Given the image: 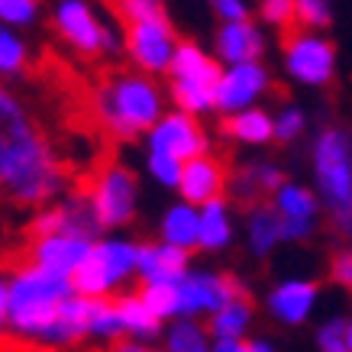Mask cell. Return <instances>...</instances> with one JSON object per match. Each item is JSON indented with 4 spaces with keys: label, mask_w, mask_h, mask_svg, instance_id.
I'll use <instances>...</instances> for the list:
<instances>
[{
    "label": "cell",
    "mask_w": 352,
    "mask_h": 352,
    "mask_svg": "<svg viewBox=\"0 0 352 352\" xmlns=\"http://www.w3.org/2000/svg\"><path fill=\"white\" fill-rule=\"evenodd\" d=\"M191 249H182V245H171V243H139V265L136 275L142 278V285L149 281H171L178 285L191 268Z\"/></svg>",
    "instance_id": "cell-17"
},
{
    "label": "cell",
    "mask_w": 352,
    "mask_h": 352,
    "mask_svg": "<svg viewBox=\"0 0 352 352\" xmlns=\"http://www.w3.org/2000/svg\"><path fill=\"white\" fill-rule=\"evenodd\" d=\"M236 298H249V288L230 272H188L178 281V317L217 314Z\"/></svg>",
    "instance_id": "cell-10"
},
{
    "label": "cell",
    "mask_w": 352,
    "mask_h": 352,
    "mask_svg": "<svg viewBox=\"0 0 352 352\" xmlns=\"http://www.w3.org/2000/svg\"><path fill=\"white\" fill-rule=\"evenodd\" d=\"M110 13L129 23H142V20H159L165 16V0H107Z\"/></svg>",
    "instance_id": "cell-27"
},
{
    "label": "cell",
    "mask_w": 352,
    "mask_h": 352,
    "mask_svg": "<svg viewBox=\"0 0 352 352\" xmlns=\"http://www.w3.org/2000/svg\"><path fill=\"white\" fill-rule=\"evenodd\" d=\"M265 52V36L252 20L223 23L217 32V58L223 65L258 62Z\"/></svg>",
    "instance_id": "cell-19"
},
{
    "label": "cell",
    "mask_w": 352,
    "mask_h": 352,
    "mask_svg": "<svg viewBox=\"0 0 352 352\" xmlns=\"http://www.w3.org/2000/svg\"><path fill=\"white\" fill-rule=\"evenodd\" d=\"M104 352H159V349H152V346H146V342L117 340V342H110V346H104Z\"/></svg>",
    "instance_id": "cell-38"
},
{
    "label": "cell",
    "mask_w": 352,
    "mask_h": 352,
    "mask_svg": "<svg viewBox=\"0 0 352 352\" xmlns=\"http://www.w3.org/2000/svg\"><path fill=\"white\" fill-rule=\"evenodd\" d=\"M314 178L333 220L352 207V139L346 129L327 126L314 142Z\"/></svg>",
    "instance_id": "cell-6"
},
{
    "label": "cell",
    "mask_w": 352,
    "mask_h": 352,
    "mask_svg": "<svg viewBox=\"0 0 352 352\" xmlns=\"http://www.w3.org/2000/svg\"><path fill=\"white\" fill-rule=\"evenodd\" d=\"M245 223H249V249L256 256H268L281 239H285V230H281V217L272 207V201L256 204L245 210Z\"/></svg>",
    "instance_id": "cell-23"
},
{
    "label": "cell",
    "mask_w": 352,
    "mask_h": 352,
    "mask_svg": "<svg viewBox=\"0 0 352 352\" xmlns=\"http://www.w3.org/2000/svg\"><path fill=\"white\" fill-rule=\"evenodd\" d=\"M330 275H333L336 285H342V288L352 294V245L349 249H336V252H333Z\"/></svg>",
    "instance_id": "cell-36"
},
{
    "label": "cell",
    "mask_w": 352,
    "mask_h": 352,
    "mask_svg": "<svg viewBox=\"0 0 352 352\" xmlns=\"http://www.w3.org/2000/svg\"><path fill=\"white\" fill-rule=\"evenodd\" d=\"M226 188H230V165L214 152H201L182 165V178H178L182 201L204 207L214 197H223Z\"/></svg>",
    "instance_id": "cell-14"
},
{
    "label": "cell",
    "mask_w": 352,
    "mask_h": 352,
    "mask_svg": "<svg viewBox=\"0 0 352 352\" xmlns=\"http://www.w3.org/2000/svg\"><path fill=\"white\" fill-rule=\"evenodd\" d=\"M39 13V0H0V23L7 26H30Z\"/></svg>",
    "instance_id": "cell-35"
},
{
    "label": "cell",
    "mask_w": 352,
    "mask_h": 352,
    "mask_svg": "<svg viewBox=\"0 0 352 352\" xmlns=\"http://www.w3.org/2000/svg\"><path fill=\"white\" fill-rule=\"evenodd\" d=\"M149 149L168 152L175 159H194L201 152H210V136L207 129L201 126V120L188 113V110H175V113H165V117L149 129Z\"/></svg>",
    "instance_id": "cell-12"
},
{
    "label": "cell",
    "mask_w": 352,
    "mask_h": 352,
    "mask_svg": "<svg viewBox=\"0 0 352 352\" xmlns=\"http://www.w3.org/2000/svg\"><path fill=\"white\" fill-rule=\"evenodd\" d=\"M258 16H262L268 26H275V30H281V32L294 30V23H298L294 0H258Z\"/></svg>",
    "instance_id": "cell-31"
},
{
    "label": "cell",
    "mask_w": 352,
    "mask_h": 352,
    "mask_svg": "<svg viewBox=\"0 0 352 352\" xmlns=\"http://www.w3.org/2000/svg\"><path fill=\"white\" fill-rule=\"evenodd\" d=\"M126 55L146 75H168L171 58L178 52V36L171 30L168 16L159 20H142L126 26Z\"/></svg>",
    "instance_id": "cell-11"
},
{
    "label": "cell",
    "mask_w": 352,
    "mask_h": 352,
    "mask_svg": "<svg viewBox=\"0 0 352 352\" xmlns=\"http://www.w3.org/2000/svg\"><path fill=\"white\" fill-rule=\"evenodd\" d=\"M285 36V68L298 85L323 87L336 75V45L317 30H288Z\"/></svg>",
    "instance_id": "cell-9"
},
{
    "label": "cell",
    "mask_w": 352,
    "mask_h": 352,
    "mask_svg": "<svg viewBox=\"0 0 352 352\" xmlns=\"http://www.w3.org/2000/svg\"><path fill=\"white\" fill-rule=\"evenodd\" d=\"M294 13H298V23L307 30H327L333 20L330 0H294Z\"/></svg>",
    "instance_id": "cell-33"
},
{
    "label": "cell",
    "mask_w": 352,
    "mask_h": 352,
    "mask_svg": "<svg viewBox=\"0 0 352 352\" xmlns=\"http://www.w3.org/2000/svg\"><path fill=\"white\" fill-rule=\"evenodd\" d=\"M97 126L113 139H136L165 117V94L146 72H107L91 94Z\"/></svg>",
    "instance_id": "cell-2"
},
{
    "label": "cell",
    "mask_w": 352,
    "mask_h": 352,
    "mask_svg": "<svg viewBox=\"0 0 352 352\" xmlns=\"http://www.w3.org/2000/svg\"><path fill=\"white\" fill-rule=\"evenodd\" d=\"M162 239L171 245H182V249H197L201 239V210L197 204H171L165 217H162Z\"/></svg>",
    "instance_id": "cell-22"
},
{
    "label": "cell",
    "mask_w": 352,
    "mask_h": 352,
    "mask_svg": "<svg viewBox=\"0 0 352 352\" xmlns=\"http://www.w3.org/2000/svg\"><path fill=\"white\" fill-rule=\"evenodd\" d=\"M223 68L217 58L204 52L197 43L184 39L178 43V52L168 68V94L178 104V110H188L201 117L207 110H217V85Z\"/></svg>",
    "instance_id": "cell-4"
},
{
    "label": "cell",
    "mask_w": 352,
    "mask_h": 352,
    "mask_svg": "<svg viewBox=\"0 0 352 352\" xmlns=\"http://www.w3.org/2000/svg\"><path fill=\"white\" fill-rule=\"evenodd\" d=\"M10 275V327L23 336L45 342L49 330L58 320L62 304L72 294H78L75 281L32 262L13 268Z\"/></svg>",
    "instance_id": "cell-3"
},
{
    "label": "cell",
    "mask_w": 352,
    "mask_h": 352,
    "mask_svg": "<svg viewBox=\"0 0 352 352\" xmlns=\"http://www.w3.org/2000/svg\"><path fill=\"white\" fill-rule=\"evenodd\" d=\"M55 30H58V36L75 52L87 55V58H97V55L113 58V55H120V49H126L117 39V32L97 20L87 0H58V7H55Z\"/></svg>",
    "instance_id": "cell-8"
},
{
    "label": "cell",
    "mask_w": 352,
    "mask_h": 352,
    "mask_svg": "<svg viewBox=\"0 0 352 352\" xmlns=\"http://www.w3.org/2000/svg\"><path fill=\"white\" fill-rule=\"evenodd\" d=\"M139 294L152 307V314H159L162 320L178 317V285H171V281H149V285H142Z\"/></svg>",
    "instance_id": "cell-28"
},
{
    "label": "cell",
    "mask_w": 352,
    "mask_h": 352,
    "mask_svg": "<svg viewBox=\"0 0 352 352\" xmlns=\"http://www.w3.org/2000/svg\"><path fill=\"white\" fill-rule=\"evenodd\" d=\"M285 184V175L275 162H249V165H236L230 168V188L226 194L233 197L239 207H256V204L272 201V194Z\"/></svg>",
    "instance_id": "cell-16"
},
{
    "label": "cell",
    "mask_w": 352,
    "mask_h": 352,
    "mask_svg": "<svg viewBox=\"0 0 352 352\" xmlns=\"http://www.w3.org/2000/svg\"><path fill=\"white\" fill-rule=\"evenodd\" d=\"M233 243V217H230V201L214 197L201 207V239L197 249L204 252H220Z\"/></svg>",
    "instance_id": "cell-20"
},
{
    "label": "cell",
    "mask_w": 352,
    "mask_h": 352,
    "mask_svg": "<svg viewBox=\"0 0 352 352\" xmlns=\"http://www.w3.org/2000/svg\"><path fill=\"white\" fill-rule=\"evenodd\" d=\"M336 226H340V233H342V236H349V243H352V207L340 217V220H336Z\"/></svg>",
    "instance_id": "cell-40"
},
{
    "label": "cell",
    "mask_w": 352,
    "mask_h": 352,
    "mask_svg": "<svg viewBox=\"0 0 352 352\" xmlns=\"http://www.w3.org/2000/svg\"><path fill=\"white\" fill-rule=\"evenodd\" d=\"M268 87H272V78H268L262 62L230 65L220 75V85H217V110L239 113L245 107H256V100L265 94Z\"/></svg>",
    "instance_id": "cell-13"
},
{
    "label": "cell",
    "mask_w": 352,
    "mask_h": 352,
    "mask_svg": "<svg viewBox=\"0 0 352 352\" xmlns=\"http://www.w3.org/2000/svg\"><path fill=\"white\" fill-rule=\"evenodd\" d=\"M346 333H349V349H352V320H349V330H346Z\"/></svg>",
    "instance_id": "cell-41"
},
{
    "label": "cell",
    "mask_w": 352,
    "mask_h": 352,
    "mask_svg": "<svg viewBox=\"0 0 352 352\" xmlns=\"http://www.w3.org/2000/svg\"><path fill=\"white\" fill-rule=\"evenodd\" d=\"M317 298H320L317 281H281L278 288L268 291V314L288 327H298L314 314Z\"/></svg>",
    "instance_id": "cell-18"
},
{
    "label": "cell",
    "mask_w": 352,
    "mask_h": 352,
    "mask_svg": "<svg viewBox=\"0 0 352 352\" xmlns=\"http://www.w3.org/2000/svg\"><path fill=\"white\" fill-rule=\"evenodd\" d=\"M223 136L243 142V146H265L275 139V120L265 110L245 107L239 113H226L223 120Z\"/></svg>",
    "instance_id": "cell-21"
},
{
    "label": "cell",
    "mask_w": 352,
    "mask_h": 352,
    "mask_svg": "<svg viewBox=\"0 0 352 352\" xmlns=\"http://www.w3.org/2000/svg\"><path fill=\"white\" fill-rule=\"evenodd\" d=\"M304 126H307L304 110L288 104V107H281V113L275 117V139L278 142H294V139L304 133Z\"/></svg>",
    "instance_id": "cell-34"
},
{
    "label": "cell",
    "mask_w": 352,
    "mask_h": 352,
    "mask_svg": "<svg viewBox=\"0 0 352 352\" xmlns=\"http://www.w3.org/2000/svg\"><path fill=\"white\" fill-rule=\"evenodd\" d=\"M139 265V243L129 239H97L81 265L75 268V291L85 298H107L120 281H126Z\"/></svg>",
    "instance_id": "cell-7"
},
{
    "label": "cell",
    "mask_w": 352,
    "mask_h": 352,
    "mask_svg": "<svg viewBox=\"0 0 352 352\" xmlns=\"http://www.w3.org/2000/svg\"><path fill=\"white\" fill-rule=\"evenodd\" d=\"M117 310L123 317V327H126L129 336L136 340H155L162 333V317L152 314V307L142 300V294H123L117 298Z\"/></svg>",
    "instance_id": "cell-24"
},
{
    "label": "cell",
    "mask_w": 352,
    "mask_h": 352,
    "mask_svg": "<svg viewBox=\"0 0 352 352\" xmlns=\"http://www.w3.org/2000/svg\"><path fill=\"white\" fill-rule=\"evenodd\" d=\"M252 323V294L249 298H236L217 314H210V327L214 340H243V333Z\"/></svg>",
    "instance_id": "cell-25"
},
{
    "label": "cell",
    "mask_w": 352,
    "mask_h": 352,
    "mask_svg": "<svg viewBox=\"0 0 352 352\" xmlns=\"http://www.w3.org/2000/svg\"><path fill=\"white\" fill-rule=\"evenodd\" d=\"M272 207H275L278 217H281L285 239L300 243V239H310V236H314L317 220H320V201H317V194L307 191L304 184L285 182L272 194Z\"/></svg>",
    "instance_id": "cell-15"
},
{
    "label": "cell",
    "mask_w": 352,
    "mask_h": 352,
    "mask_svg": "<svg viewBox=\"0 0 352 352\" xmlns=\"http://www.w3.org/2000/svg\"><path fill=\"white\" fill-rule=\"evenodd\" d=\"M349 320H342V317H333V320H327L317 330V346H320V352H352L349 349Z\"/></svg>",
    "instance_id": "cell-32"
},
{
    "label": "cell",
    "mask_w": 352,
    "mask_h": 352,
    "mask_svg": "<svg viewBox=\"0 0 352 352\" xmlns=\"http://www.w3.org/2000/svg\"><path fill=\"white\" fill-rule=\"evenodd\" d=\"M165 352H214L207 342V330L194 317H182L168 333H165Z\"/></svg>",
    "instance_id": "cell-26"
},
{
    "label": "cell",
    "mask_w": 352,
    "mask_h": 352,
    "mask_svg": "<svg viewBox=\"0 0 352 352\" xmlns=\"http://www.w3.org/2000/svg\"><path fill=\"white\" fill-rule=\"evenodd\" d=\"M68 184V162L55 152L20 97L0 87V201L13 207H43Z\"/></svg>",
    "instance_id": "cell-1"
},
{
    "label": "cell",
    "mask_w": 352,
    "mask_h": 352,
    "mask_svg": "<svg viewBox=\"0 0 352 352\" xmlns=\"http://www.w3.org/2000/svg\"><path fill=\"white\" fill-rule=\"evenodd\" d=\"M78 188H85L91 194V204H94L104 230H120V226H129L136 220L139 182L113 155H104L97 162L94 168L87 171L85 182H78Z\"/></svg>",
    "instance_id": "cell-5"
},
{
    "label": "cell",
    "mask_w": 352,
    "mask_h": 352,
    "mask_svg": "<svg viewBox=\"0 0 352 352\" xmlns=\"http://www.w3.org/2000/svg\"><path fill=\"white\" fill-rule=\"evenodd\" d=\"M26 62H30L26 43L16 32L0 26V75H20V72H26Z\"/></svg>",
    "instance_id": "cell-29"
},
{
    "label": "cell",
    "mask_w": 352,
    "mask_h": 352,
    "mask_svg": "<svg viewBox=\"0 0 352 352\" xmlns=\"http://www.w3.org/2000/svg\"><path fill=\"white\" fill-rule=\"evenodd\" d=\"M10 320V285L3 281V275H0V327Z\"/></svg>",
    "instance_id": "cell-39"
},
{
    "label": "cell",
    "mask_w": 352,
    "mask_h": 352,
    "mask_svg": "<svg viewBox=\"0 0 352 352\" xmlns=\"http://www.w3.org/2000/svg\"><path fill=\"white\" fill-rule=\"evenodd\" d=\"M214 10L223 23H236V20H249V7L243 0H214Z\"/></svg>",
    "instance_id": "cell-37"
},
{
    "label": "cell",
    "mask_w": 352,
    "mask_h": 352,
    "mask_svg": "<svg viewBox=\"0 0 352 352\" xmlns=\"http://www.w3.org/2000/svg\"><path fill=\"white\" fill-rule=\"evenodd\" d=\"M182 159H175L168 152H159V149H149V175L162 188H178V178H182Z\"/></svg>",
    "instance_id": "cell-30"
}]
</instances>
